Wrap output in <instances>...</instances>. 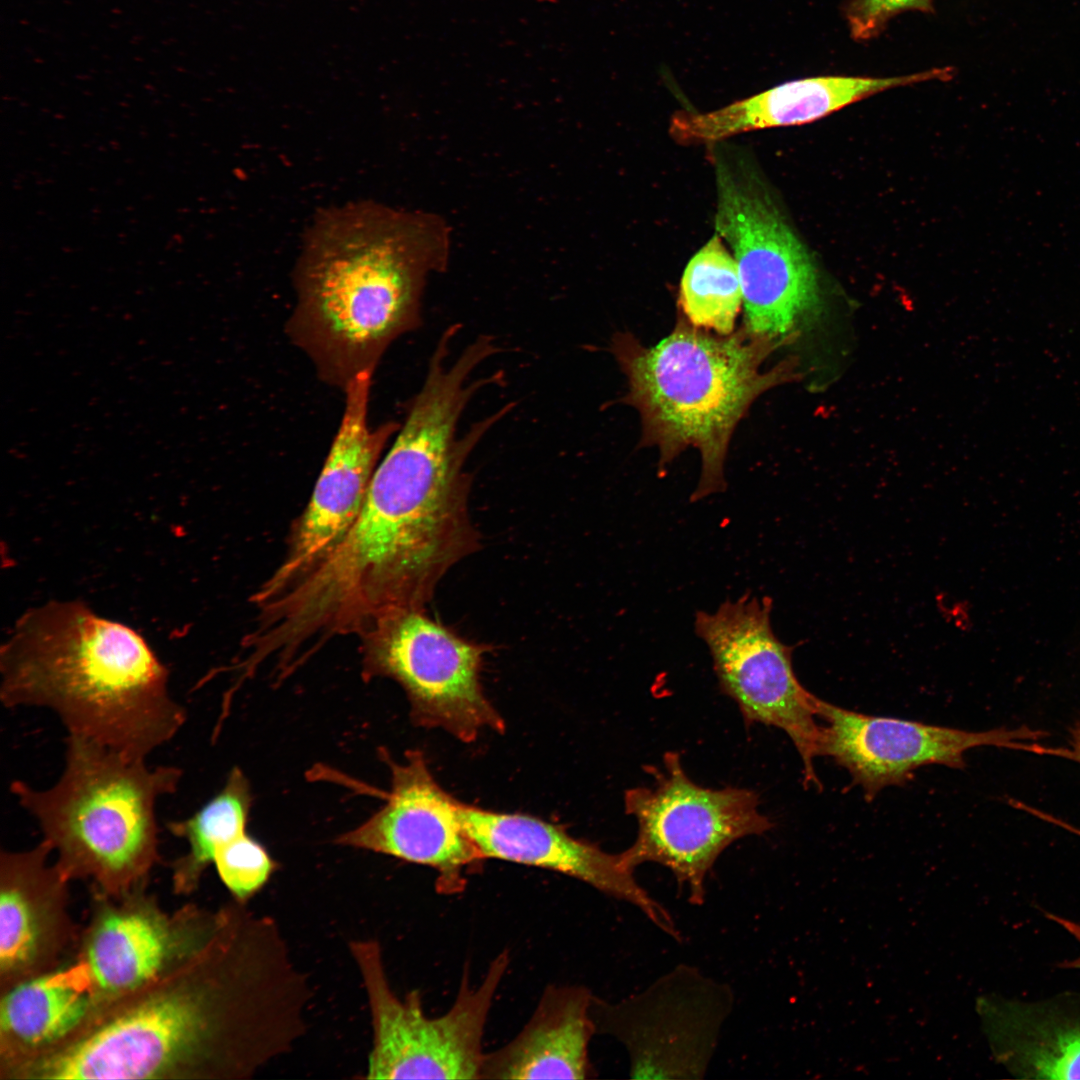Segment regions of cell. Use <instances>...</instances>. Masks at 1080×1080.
I'll return each instance as SVG.
<instances>
[{
    "mask_svg": "<svg viewBox=\"0 0 1080 1080\" xmlns=\"http://www.w3.org/2000/svg\"><path fill=\"white\" fill-rule=\"evenodd\" d=\"M772 600L745 594L716 611H698L695 633L710 652L719 689L737 705L747 727H775L790 738L803 763V784L820 786L813 760L821 755L818 697L799 682L793 647L771 624Z\"/></svg>",
    "mask_w": 1080,
    "mask_h": 1080,
    "instance_id": "cell-10",
    "label": "cell"
},
{
    "mask_svg": "<svg viewBox=\"0 0 1080 1080\" xmlns=\"http://www.w3.org/2000/svg\"><path fill=\"white\" fill-rule=\"evenodd\" d=\"M468 835L483 858L552 870L638 907L657 927L676 938L668 911L638 884L621 853L569 835L560 826L531 815L502 813L460 804Z\"/></svg>",
    "mask_w": 1080,
    "mask_h": 1080,
    "instance_id": "cell-15",
    "label": "cell"
},
{
    "mask_svg": "<svg viewBox=\"0 0 1080 1080\" xmlns=\"http://www.w3.org/2000/svg\"><path fill=\"white\" fill-rule=\"evenodd\" d=\"M41 841L0 855V976L7 989L48 971L71 936L64 896L68 881L48 865Z\"/></svg>",
    "mask_w": 1080,
    "mask_h": 1080,
    "instance_id": "cell-17",
    "label": "cell"
},
{
    "mask_svg": "<svg viewBox=\"0 0 1080 1080\" xmlns=\"http://www.w3.org/2000/svg\"><path fill=\"white\" fill-rule=\"evenodd\" d=\"M391 787L384 805L336 843L433 868L441 893H458L464 874L484 859L467 833L460 804L436 782L424 755L409 751L387 759Z\"/></svg>",
    "mask_w": 1080,
    "mask_h": 1080,
    "instance_id": "cell-14",
    "label": "cell"
},
{
    "mask_svg": "<svg viewBox=\"0 0 1080 1080\" xmlns=\"http://www.w3.org/2000/svg\"><path fill=\"white\" fill-rule=\"evenodd\" d=\"M448 235L438 217L370 202L316 219L294 271L285 331L320 380L343 391L420 326L425 283L447 264Z\"/></svg>",
    "mask_w": 1080,
    "mask_h": 1080,
    "instance_id": "cell-3",
    "label": "cell"
},
{
    "mask_svg": "<svg viewBox=\"0 0 1080 1080\" xmlns=\"http://www.w3.org/2000/svg\"><path fill=\"white\" fill-rule=\"evenodd\" d=\"M350 952L371 1014L367 1079H479L484 1030L510 962L507 951L497 955L475 987L465 969L453 1005L438 1017L426 1015L418 991L396 995L377 940L352 941Z\"/></svg>",
    "mask_w": 1080,
    "mask_h": 1080,
    "instance_id": "cell-7",
    "label": "cell"
},
{
    "mask_svg": "<svg viewBox=\"0 0 1080 1080\" xmlns=\"http://www.w3.org/2000/svg\"><path fill=\"white\" fill-rule=\"evenodd\" d=\"M925 72L876 78L820 76L789 81L706 113L678 111L671 136L681 144H709L764 128L801 125L876 93L919 82Z\"/></svg>",
    "mask_w": 1080,
    "mask_h": 1080,
    "instance_id": "cell-18",
    "label": "cell"
},
{
    "mask_svg": "<svg viewBox=\"0 0 1080 1080\" xmlns=\"http://www.w3.org/2000/svg\"><path fill=\"white\" fill-rule=\"evenodd\" d=\"M1038 753L1061 756L1080 763V722L1071 731L1069 747L1053 749L1041 746Z\"/></svg>",
    "mask_w": 1080,
    "mask_h": 1080,
    "instance_id": "cell-27",
    "label": "cell"
},
{
    "mask_svg": "<svg viewBox=\"0 0 1080 1080\" xmlns=\"http://www.w3.org/2000/svg\"><path fill=\"white\" fill-rule=\"evenodd\" d=\"M308 986L280 930L244 911L142 997L40 1055L41 1079L249 1078L304 1032Z\"/></svg>",
    "mask_w": 1080,
    "mask_h": 1080,
    "instance_id": "cell-1",
    "label": "cell"
},
{
    "mask_svg": "<svg viewBox=\"0 0 1080 1080\" xmlns=\"http://www.w3.org/2000/svg\"><path fill=\"white\" fill-rule=\"evenodd\" d=\"M473 450L447 419L408 415L340 542L286 594L295 622L324 642L425 609L442 577L480 547L470 520Z\"/></svg>",
    "mask_w": 1080,
    "mask_h": 1080,
    "instance_id": "cell-2",
    "label": "cell"
},
{
    "mask_svg": "<svg viewBox=\"0 0 1080 1080\" xmlns=\"http://www.w3.org/2000/svg\"><path fill=\"white\" fill-rule=\"evenodd\" d=\"M592 993L581 985H551L526 1025L504 1046L485 1053L479 1079H587L596 1033Z\"/></svg>",
    "mask_w": 1080,
    "mask_h": 1080,
    "instance_id": "cell-19",
    "label": "cell"
},
{
    "mask_svg": "<svg viewBox=\"0 0 1080 1080\" xmlns=\"http://www.w3.org/2000/svg\"><path fill=\"white\" fill-rule=\"evenodd\" d=\"M647 770L651 786L624 794L625 812L636 820L637 834L621 855L633 870L646 862L667 867L687 888L689 901L700 905L706 877L721 853L743 837L771 830L774 823L760 812L758 793L699 785L676 751L664 753L661 765Z\"/></svg>",
    "mask_w": 1080,
    "mask_h": 1080,
    "instance_id": "cell-8",
    "label": "cell"
},
{
    "mask_svg": "<svg viewBox=\"0 0 1080 1080\" xmlns=\"http://www.w3.org/2000/svg\"><path fill=\"white\" fill-rule=\"evenodd\" d=\"M372 372L355 376L343 389L338 430L305 509L295 520L287 549L249 602L262 605L286 592L340 542L365 500L375 469L390 438L401 425L369 423Z\"/></svg>",
    "mask_w": 1080,
    "mask_h": 1080,
    "instance_id": "cell-12",
    "label": "cell"
},
{
    "mask_svg": "<svg viewBox=\"0 0 1080 1080\" xmlns=\"http://www.w3.org/2000/svg\"><path fill=\"white\" fill-rule=\"evenodd\" d=\"M64 769L55 784L37 789L14 780L10 792L56 851L67 879H90L120 895L143 881L159 861L156 802L177 791L183 770L149 767L86 737L65 739Z\"/></svg>",
    "mask_w": 1080,
    "mask_h": 1080,
    "instance_id": "cell-6",
    "label": "cell"
},
{
    "mask_svg": "<svg viewBox=\"0 0 1080 1080\" xmlns=\"http://www.w3.org/2000/svg\"><path fill=\"white\" fill-rule=\"evenodd\" d=\"M822 726L821 755L845 768L867 800L883 788L903 785L924 765L965 766L964 753L974 747L1031 751L1041 731L1029 728L971 732L915 721L856 713L818 698Z\"/></svg>",
    "mask_w": 1080,
    "mask_h": 1080,
    "instance_id": "cell-13",
    "label": "cell"
},
{
    "mask_svg": "<svg viewBox=\"0 0 1080 1080\" xmlns=\"http://www.w3.org/2000/svg\"><path fill=\"white\" fill-rule=\"evenodd\" d=\"M359 639L363 674L396 681L415 724L444 729L467 743L486 728L505 729L481 685L489 645L460 636L425 609L393 613Z\"/></svg>",
    "mask_w": 1080,
    "mask_h": 1080,
    "instance_id": "cell-9",
    "label": "cell"
},
{
    "mask_svg": "<svg viewBox=\"0 0 1080 1080\" xmlns=\"http://www.w3.org/2000/svg\"><path fill=\"white\" fill-rule=\"evenodd\" d=\"M678 1004L666 1017L664 1001L649 989L616 1006L593 997L591 1013L596 1032L611 1034L628 1048L633 1077H694L709 1060L723 1016H695L706 1008Z\"/></svg>",
    "mask_w": 1080,
    "mask_h": 1080,
    "instance_id": "cell-20",
    "label": "cell"
},
{
    "mask_svg": "<svg viewBox=\"0 0 1080 1080\" xmlns=\"http://www.w3.org/2000/svg\"><path fill=\"white\" fill-rule=\"evenodd\" d=\"M1047 917L1061 925L1066 931L1071 934V936H1073L1077 940L1080 945V924L1066 918L1053 915L1051 913H1048ZM1059 966L1062 968L1080 969V954L1074 959L1062 962L1061 964H1059Z\"/></svg>",
    "mask_w": 1080,
    "mask_h": 1080,
    "instance_id": "cell-28",
    "label": "cell"
},
{
    "mask_svg": "<svg viewBox=\"0 0 1080 1080\" xmlns=\"http://www.w3.org/2000/svg\"><path fill=\"white\" fill-rule=\"evenodd\" d=\"M218 921L219 912L198 913L182 926L150 905L115 906L94 921L79 966L95 998L127 996L163 976L180 952L196 951L182 944L205 941Z\"/></svg>",
    "mask_w": 1080,
    "mask_h": 1080,
    "instance_id": "cell-16",
    "label": "cell"
},
{
    "mask_svg": "<svg viewBox=\"0 0 1080 1080\" xmlns=\"http://www.w3.org/2000/svg\"><path fill=\"white\" fill-rule=\"evenodd\" d=\"M252 794L247 777L233 768L223 788L192 816L166 823L167 830L188 843V851L173 864L177 891L193 890L216 850L246 832Z\"/></svg>",
    "mask_w": 1080,
    "mask_h": 1080,
    "instance_id": "cell-23",
    "label": "cell"
},
{
    "mask_svg": "<svg viewBox=\"0 0 1080 1080\" xmlns=\"http://www.w3.org/2000/svg\"><path fill=\"white\" fill-rule=\"evenodd\" d=\"M780 344L744 327L712 336L683 320L648 348L629 334L613 338L612 353L629 383L625 401L638 409L643 440L659 448L660 465L689 446L701 454L691 501L725 488L724 460L737 423L760 394L793 376L786 363L761 371Z\"/></svg>",
    "mask_w": 1080,
    "mask_h": 1080,
    "instance_id": "cell-5",
    "label": "cell"
},
{
    "mask_svg": "<svg viewBox=\"0 0 1080 1080\" xmlns=\"http://www.w3.org/2000/svg\"><path fill=\"white\" fill-rule=\"evenodd\" d=\"M932 0H851L845 12L850 33L858 41L876 37L895 15L916 10L930 12Z\"/></svg>",
    "mask_w": 1080,
    "mask_h": 1080,
    "instance_id": "cell-26",
    "label": "cell"
},
{
    "mask_svg": "<svg viewBox=\"0 0 1080 1080\" xmlns=\"http://www.w3.org/2000/svg\"><path fill=\"white\" fill-rule=\"evenodd\" d=\"M7 990L0 1006L1 1051L12 1061L39 1056L67 1041L87 1021L95 1002L80 966L49 971Z\"/></svg>",
    "mask_w": 1080,
    "mask_h": 1080,
    "instance_id": "cell-22",
    "label": "cell"
},
{
    "mask_svg": "<svg viewBox=\"0 0 1080 1080\" xmlns=\"http://www.w3.org/2000/svg\"><path fill=\"white\" fill-rule=\"evenodd\" d=\"M996 1059L1016 1078L1080 1079V995L983 1000Z\"/></svg>",
    "mask_w": 1080,
    "mask_h": 1080,
    "instance_id": "cell-21",
    "label": "cell"
},
{
    "mask_svg": "<svg viewBox=\"0 0 1080 1080\" xmlns=\"http://www.w3.org/2000/svg\"><path fill=\"white\" fill-rule=\"evenodd\" d=\"M716 171L715 228L737 263L744 328L782 343L819 306L817 268L754 177L720 163Z\"/></svg>",
    "mask_w": 1080,
    "mask_h": 1080,
    "instance_id": "cell-11",
    "label": "cell"
},
{
    "mask_svg": "<svg viewBox=\"0 0 1080 1080\" xmlns=\"http://www.w3.org/2000/svg\"><path fill=\"white\" fill-rule=\"evenodd\" d=\"M213 864L234 900L247 903L268 882L277 865L247 832L219 847Z\"/></svg>",
    "mask_w": 1080,
    "mask_h": 1080,
    "instance_id": "cell-25",
    "label": "cell"
},
{
    "mask_svg": "<svg viewBox=\"0 0 1080 1080\" xmlns=\"http://www.w3.org/2000/svg\"><path fill=\"white\" fill-rule=\"evenodd\" d=\"M0 672L6 708L48 709L68 734L132 758L146 760L187 719L145 639L79 601L25 614L1 649Z\"/></svg>",
    "mask_w": 1080,
    "mask_h": 1080,
    "instance_id": "cell-4",
    "label": "cell"
},
{
    "mask_svg": "<svg viewBox=\"0 0 1080 1080\" xmlns=\"http://www.w3.org/2000/svg\"><path fill=\"white\" fill-rule=\"evenodd\" d=\"M679 302L692 325L720 335L732 333L742 288L735 258L717 233L688 262Z\"/></svg>",
    "mask_w": 1080,
    "mask_h": 1080,
    "instance_id": "cell-24",
    "label": "cell"
}]
</instances>
